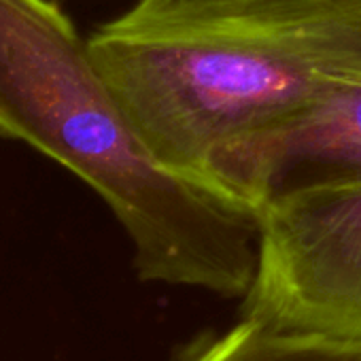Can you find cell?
<instances>
[{
    "label": "cell",
    "instance_id": "277c9868",
    "mask_svg": "<svg viewBox=\"0 0 361 361\" xmlns=\"http://www.w3.org/2000/svg\"><path fill=\"white\" fill-rule=\"evenodd\" d=\"M200 178L255 215L298 192L361 185V83L334 87L215 147Z\"/></svg>",
    "mask_w": 361,
    "mask_h": 361
},
{
    "label": "cell",
    "instance_id": "6da1fadb",
    "mask_svg": "<svg viewBox=\"0 0 361 361\" xmlns=\"http://www.w3.org/2000/svg\"><path fill=\"white\" fill-rule=\"evenodd\" d=\"M0 136L54 159L109 207L140 281L249 293L255 211L149 151L51 0H0Z\"/></svg>",
    "mask_w": 361,
    "mask_h": 361
},
{
    "label": "cell",
    "instance_id": "7a4b0ae2",
    "mask_svg": "<svg viewBox=\"0 0 361 361\" xmlns=\"http://www.w3.org/2000/svg\"><path fill=\"white\" fill-rule=\"evenodd\" d=\"M87 47L149 151L200 176L215 147L361 83V0H138Z\"/></svg>",
    "mask_w": 361,
    "mask_h": 361
},
{
    "label": "cell",
    "instance_id": "5b68a950",
    "mask_svg": "<svg viewBox=\"0 0 361 361\" xmlns=\"http://www.w3.org/2000/svg\"><path fill=\"white\" fill-rule=\"evenodd\" d=\"M178 361H361V336L243 319L188 348Z\"/></svg>",
    "mask_w": 361,
    "mask_h": 361
},
{
    "label": "cell",
    "instance_id": "3957f363",
    "mask_svg": "<svg viewBox=\"0 0 361 361\" xmlns=\"http://www.w3.org/2000/svg\"><path fill=\"white\" fill-rule=\"evenodd\" d=\"M257 226L243 314L361 336V185L276 198L257 211Z\"/></svg>",
    "mask_w": 361,
    "mask_h": 361
}]
</instances>
